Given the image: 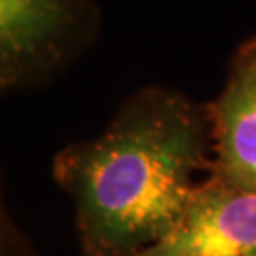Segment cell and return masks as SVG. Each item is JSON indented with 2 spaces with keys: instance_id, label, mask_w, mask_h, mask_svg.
Segmentation results:
<instances>
[{
  "instance_id": "obj_1",
  "label": "cell",
  "mask_w": 256,
  "mask_h": 256,
  "mask_svg": "<svg viewBox=\"0 0 256 256\" xmlns=\"http://www.w3.org/2000/svg\"><path fill=\"white\" fill-rule=\"evenodd\" d=\"M210 169L207 102L154 84L101 135L61 148L52 178L72 202L82 256H133L174 228Z\"/></svg>"
},
{
  "instance_id": "obj_2",
  "label": "cell",
  "mask_w": 256,
  "mask_h": 256,
  "mask_svg": "<svg viewBox=\"0 0 256 256\" xmlns=\"http://www.w3.org/2000/svg\"><path fill=\"white\" fill-rule=\"evenodd\" d=\"M97 0H0V88L28 92L68 70L99 36Z\"/></svg>"
},
{
  "instance_id": "obj_3",
  "label": "cell",
  "mask_w": 256,
  "mask_h": 256,
  "mask_svg": "<svg viewBox=\"0 0 256 256\" xmlns=\"http://www.w3.org/2000/svg\"><path fill=\"white\" fill-rule=\"evenodd\" d=\"M133 256H256V192L209 174L174 228Z\"/></svg>"
},
{
  "instance_id": "obj_4",
  "label": "cell",
  "mask_w": 256,
  "mask_h": 256,
  "mask_svg": "<svg viewBox=\"0 0 256 256\" xmlns=\"http://www.w3.org/2000/svg\"><path fill=\"white\" fill-rule=\"evenodd\" d=\"M212 133L210 174L256 192V34L230 57L220 93L207 102Z\"/></svg>"
},
{
  "instance_id": "obj_5",
  "label": "cell",
  "mask_w": 256,
  "mask_h": 256,
  "mask_svg": "<svg viewBox=\"0 0 256 256\" xmlns=\"http://www.w3.org/2000/svg\"><path fill=\"white\" fill-rule=\"evenodd\" d=\"M2 256H34L28 238L6 214V207H2Z\"/></svg>"
}]
</instances>
